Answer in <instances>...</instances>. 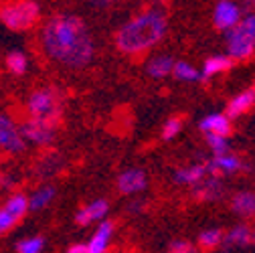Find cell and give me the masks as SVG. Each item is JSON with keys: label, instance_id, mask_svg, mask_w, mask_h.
<instances>
[{"label": "cell", "instance_id": "obj_1", "mask_svg": "<svg viewBox=\"0 0 255 253\" xmlns=\"http://www.w3.org/2000/svg\"><path fill=\"white\" fill-rule=\"evenodd\" d=\"M41 45L53 61L69 69L87 67L95 55V45L89 28L85 20L75 14L51 16L43 24Z\"/></svg>", "mask_w": 255, "mask_h": 253}, {"label": "cell", "instance_id": "obj_2", "mask_svg": "<svg viewBox=\"0 0 255 253\" xmlns=\"http://www.w3.org/2000/svg\"><path fill=\"white\" fill-rule=\"evenodd\" d=\"M168 30V20L160 10H144L120 26L116 33V47L124 55H142L156 47Z\"/></svg>", "mask_w": 255, "mask_h": 253}, {"label": "cell", "instance_id": "obj_3", "mask_svg": "<svg viewBox=\"0 0 255 253\" xmlns=\"http://www.w3.org/2000/svg\"><path fill=\"white\" fill-rule=\"evenodd\" d=\"M26 112H28V118L43 120L57 126L63 116V93L57 87L35 89L26 102Z\"/></svg>", "mask_w": 255, "mask_h": 253}, {"label": "cell", "instance_id": "obj_4", "mask_svg": "<svg viewBox=\"0 0 255 253\" xmlns=\"http://www.w3.org/2000/svg\"><path fill=\"white\" fill-rule=\"evenodd\" d=\"M227 53L233 61H247L255 53V14L239 18L227 30Z\"/></svg>", "mask_w": 255, "mask_h": 253}, {"label": "cell", "instance_id": "obj_5", "mask_svg": "<svg viewBox=\"0 0 255 253\" xmlns=\"http://www.w3.org/2000/svg\"><path fill=\"white\" fill-rule=\"evenodd\" d=\"M41 16V8L35 0H14L0 8V22L10 30H26Z\"/></svg>", "mask_w": 255, "mask_h": 253}, {"label": "cell", "instance_id": "obj_6", "mask_svg": "<svg viewBox=\"0 0 255 253\" xmlns=\"http://www.w3.org/2000/svg\"><path fill=\"white\" fill-rule=\"evenodd\" d=\"M26 148V142L20 134V126L8 114H0V152L20 154Z\"/></svg>", "mask_w": 255, "mask_h": 253}, {"label": "cell", "instance_id": "obj_7", "mask_svg": "<svg viewBox=\"0 0 255 253\" xmlns=\"http://www.w3.org/2000/svg\"><path fill=\"white\" fill-rule=\"evenodd\" d=\"M18 126H20V134H22L24 142L35 144V146H49L55 140V134H57L55 124L35 120V118H26Z\"/></svg>", "mask_w": 255, "mask_h": 253}, {"label": "cell", "instance_id": "obj_8", "mask_svg": "<svg viewBox=\"0 0 255 253\" xmlns=\"http://www.w3.org/2000/svg\"><path fill=\"white\" fill-rule=\"evenodd\" d=\"M28 211V199L22 193H16L6 199V203L0 207V237L8 233Z\"/></svg>", "mask_w": 255, "mask_h": 253}, {"label": "cell", "instance_id": "obj_9", "mask_svg": "<svg viewBox=\"0 0 255 253\" xmlns=\"http://www.w3.org/2000/svg\"><path fill=\"white\" fill-rule=\"evenodd\" d=\"M205 164H207V174H211V176H231L241 170H249V166L241 158L231 152L217 154V156L213 154V158H209Z\"/></svg>", "mask_w": 255, "mask_h": 253}, {"label": "cell", "instance_id": "obj_10", "mask_svg": "<svg viewBox=\"0 0 255 253\" xmlns=\"http://www.w3.org/2000/svg\"><path fill=\"white\" fill-rule=\"evenodd\" d=\"M190 188H193V197L203 203H217L225 195V184H223L221 176H211V174H207L203 180H199Z\"/></svg>", "mask_w": 255, "mask_h": 253}, {"label": "cell", "instance_id": "obj_11", "mask_svg": "<svg viewBox=\"0 0 255 253\" xmlns=\"http://www.w3.org/2000/svg\"><path fill=\"white\" fill-rule=\"evenodd\" d=\"M148 176L142 168H128L118 176V191L122 195H138L146 191Z\"/></svg>", "mask_w": 255, "mask_h": 253}, {"label": "cell", "instance_id": "obj_12", "mask_svg": "<svg viewBox=\"0 0 255 253\" xmlns=\"http://www.w3.org/2000/svg\"><path fill=\"white\" fill-rule=\"evenodd\" d=\"M241 18V10L235 2L231 0H221V2L215 6V14H213V20H215V26L219 30H229L231 26H235Z\"/></svg>", "mask_w": 255, "mask_h": 253}, {"label": "cell", "instance_id": "obj_13", "mask_svg": "<svg viewBox=\"0 0 255 253\" xmlns=\"http://www.w3.org/2000/svg\"><path fill=\"white\" fill-rule=\"evenodd\" d=\"M112 235H114V223L112 221H104L98 225V229H95L93 237L89 239L87 245V253H106L108 247H110V241H112Z\"/></svg>", "mask_w": 255, "mask_h": 253}, {"label": "cell", "instance_id": "obj_14", "mask_svg": "<svg viewBox=\"0 0 255 253\" xmlns=\"http://www.w3.org/2000/svg\"><path fill=\"white\" fill-rule=\"evenodd\" d=\"M108 209H110V205H108L106 199L93 201V203H89L87 207H83V209L77 211V215H75V223L85 227V225H91L93 221H102V219H106Z\"/></svg>", "mask_w": 255, "mask_h": 253}, {"label": "cell", "instance_id": "obj_15", "mask_svg": "<svg viewBox=\"0 0 255 253\" xmlns=\"http://www.w3.org/2000/svg\"><path fill=\"white\" fill-rule=\"evenodd\" d=\"M199 128L203 134H219V136H229L231 134V118L227 114H209L201 120Z\"/></svg>", "mask_w": 255, "mask_h": 253}, {"label": "cell", "instance_id": "obj_16", "mask_svg": "<svg viewBox=\"0 0 255 253\" xmlns=\"http://www.w3.org/2000/svg\"><path fill=\"white\" fill-rule=\"evenodd\" d=\"M205 176H207V164L205 162H195V164H188V166H182V168L174 170L172 180L180 186H195Z\"/></svg>", "mask_w": 255, "mask_h": 253}, {"label": "cell", "instance_id": "obj_17", "mask_svg": "<svg viewBox=\"0 0 255 253\" xmlns=\"http://www.w3.org/2000/svg\"><path fill=\"white\" fill-rule=\"evenodd\" d=\"M255 106V87H247L245 91H241L239 96H235L229 106H227V116L233 120V118H239L243 116L245 112H249L251 108Z\"/></svg>", "mask_w": 255, "mask_h": 253}, {"label": "cell", "instance_id": "obj_18", "mask_svg": "<svg viewBox=\"0 0 255 253\" xmlns=\"http://www.w3.org/2000/svg\"><path fill=\"white\" fill-rule=\"evenodd\" d=\"M231 209L237 217L249 219L255 217V193L253 191H239L231 199Z\"/></svg>", "mask_w": 255, "mask_h": 253}, {"label": "cell", "instance_id": "obj_19", "mask_svg": "<svg viewBox=\"0 0 255 253\" xmlns=\"http://www.w3.org/2000/svg\"><path fill=\"white\" fill-rule=\"evenodd\" d=\"M231 67H233V59L229 55H213L205 61L203 71H201V81L211 79L213 75H219V73H225Z\"/></svg>", "mask_w": 255, "mask_h": 253}, {"label": "cell", "instance_id": "obj_20", "mask_svg": "<svg viewBox=\"0 0 255 253\" xmlns=\"http://www.w3.org/2000/svg\"><path fill=\"white\" fill-rule=\"evenodd\" d=\"M172 65H174V59L170 55H158V57H152L148 61L146 71L154 79H164L172 73Z\"/></svg>", "mask_w": 255, "mask_h": 253}, {"label": "cell", "instance_id": "obj_21", "mask_svg": "<svg viewBox=\"0 0 255 253\" xmlns=\"http://www.w3.org/2000/svg\"><path fill=\"white\" fill-rule=\"evenodd\" d=\"M251 243V227L247 225H235L229 233L223 235V247L229 249V247H247Z\"/></svg>", "mask_w": 255, "mask_h": 253}, {"label": "cell", "instance_id": "obj_22", "mask_svg": "<svg viewBox=\"0 0 255 253\" xmlns=\"http://www.w3.org/2000/svg\"><path fill=\"white\" fill-rule=\"evenodd\" d=\"M57 191L51 186V184H45L41 188H37V191L28 197V211H43L45 207H49L55 199Z\"/></svg>", "mask_w": 255, "mask_h": 253}, {"label": "cell", "instance_id": "obj_23", "mask_svg": "<svg viewBox=\"0 0 255 253\" xmlns=\"http://www.w3.org/2000/svg\"><path fill=\"white\" fill-rule=\"evenodd\" d=\"M174 79L184 81V83H193V81H201V71H197L193 65H188L184 61H174L172 65V73Z\"/></svg>", "mask_w": 255, "mask_h": 253}, {"label": "cell", "instance_id": "obj_24", "mask_svg": "<svg viewBox=\"0 0 255 253\" xmlns=\"http://www.w3.org/2000/svg\"><path fill=\"white\" fill-rule=\"evenodd\" d=\"M59 170H61V158H59L57 154L45 156L43 160L37 164V174H39L41 178H49V176L57 174Z\"/></svg>", "mask_w": 255, "mask_h": 253}, {"label": "cell", "instance_id": "obj_25", "mask_svg": "<svg viewBox=\"0 0 255 253\" xmlns=\"http://www.w3.org/2000/svg\"><path fill=\"white\" fill-rule=\"evenodd\" d=\"M223 233L219 227H211V229H205V231H201V235H199V245L203 247V249H217L221 243H223Z\"/></svg>", "mask_w": 255, "mask_h": 253}, {"label": "cell", "instance_id": "obj_26", "mask_svg": "<svg viewBox=\"0 0 255 253\" xmlns=\"http://www.w3.org/2000/svg\"><path fill=\"white\" fill-rule=\"evenodd\" d=\"M26 67H28V59H26L24 53H20V51L8 53V57H6V69H8L10 73H14V75H24V73H26Z\"/></svg>", "mask_w": 255, "mask_h": 253}, {"label": "cell", "instance_id": "obj_27", "mask_svg": "<svg viewBox=\"0 0 255 253\" xmlns=\"http://www.w3.org/2000/svg\"><path fill=\"white\" fill-rule=\"evenodd\" d=\"M207 138V146L211 148V152L217 156V154H225V152H231V146H229V140L227 136H219V134H205Z\"/></svg>", "mask_w": 255, "mask_h": 253}, {"label": "cell", "instance_id": "obj_28", "mask_svg": "<svg viewBox=\"0 0 255 253\" xmlns=\"http://www.w3.org/2000/svg\"><path fill=\"white\" fill-rule=\"evenodd\" d=\"M45 247V239L43 237H28L16 243V251L18 253H41Z\"/></svg>", "mask_w": 255, "mask_h": 253}, {"label": "cell", "instance_id": "obj_29", "mask_svg": "<svg viewBox=\"0 0 255 253\" xmlns=\"http://www.w3.org/2000/svg\"><path fill=\"white\" fill-rule=\"evenodd\" d=\"M182 130V120L180 118H168L162 126V138L164 140H172L174 136H178Z\"/></svg>", "mask_w": 255, "mask_h": 253}, {"label": "cell", "instance_id": "obj_30", "mask_svg": "<svg viewBox=\"0 0 255 253\" xmlns=\"http://www.w3.org/2000/svg\"><path fill=\"white\" fill-rule=\"evenodd\" d=\"M168 253H201L197 245H193L190 241H184V239H176L170 243L168 247Z\"/></svg>", "mask_w": 255, "mask_h": 253}, {"label": "cell", "instance_id": "obj_31", "mask_svg": "<svg viewBox=\"0 0 255 253\" xmlns=\"http://www.w3.org/2000/svg\"><path fill=\"white\" fill-rule=\"evenodd\" d=\"M87 2L93 6V8H100V10H106V8H112L118 0H87Z\"/></svg>", "mask_w": 255, "mask_h": 253}, {"label": "cell", "instance_id": "obj_32", "mask_svg": "<svg viewBox=\"0 0 255 253\" xmlns=\"http://www.w3.org/2000/svg\"><path fill=\"white\" fill-rule=\"evenodd\" d=\"M67 253H87V245L85 243H77V245H71L67 249Z\"/></svg>", "mask_w": 255, "mask_h": 253}, {"label": "cell", "instance_id": "obj_33", "mask_svg": "<svg viewBox=\"0 0 255 253\" xmlns=\"http://www.w3.org/2000/svg\"><path fill=\"white\" fill-rule=\"evenodd\" d=\"M6 188H10V178H8L6 174L0 172V193L6 191Z\"/></svg>", "mask_w": 255, "mask_h": 253}, {"label": "cell", "instance_id": "obj_34", "mask_svg": "<svg viewBox=\"0 0 255 253\" xmlns=\"http://www.w3.org/2000/svg\"><path fill=\"white\" fill-rule=\"evenodd\" d=\"M144 201H134L132 205H130V213H142L144 211Z\"/></svg>", "mask_w": 255, "mask_h": 253}, {"label": "cell", "instance_id": "obj_35", "mask_svg": "<svg viewBox=\"0 0 255 253\" xmlns=\"http://www.w3.org/2000/svg\"><path fill=\"white\" fill-rule=\"evenodd\" d=\"M251 243H253V245H255V227H253V229H251Z\"/></svg>", "mask_w": 255, "mask_h": 253}, {"label": "cell", "instance_id": "obj_36", "mask_svg": "<svg viewBox=\"0 0 255 253\" xmlns=\"http://www.w3.org/2000/svg\"><path fill=\"white\" fill-rule=\"evenodd\" d=\"M251 2H253V6H255V0H251Z\"/></svg>", "mask_w": 255, "mask_h": 253}]
</instances>
